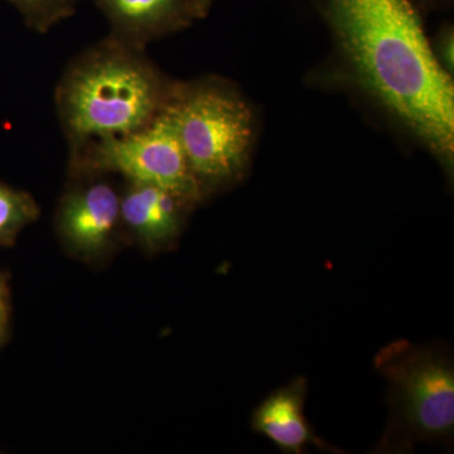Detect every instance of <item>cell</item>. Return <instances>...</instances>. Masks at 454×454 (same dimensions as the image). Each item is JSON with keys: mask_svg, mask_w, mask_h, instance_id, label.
<instances>
[{"mask_svg": "<svg viewBox=\"0 0 454 454\" xmlns=\"http://www.w3.org/2000/svg\"><path fill=\"white\" fill-rule=\"evenodd\" d=\"M333 42V77L454 170V83L430 50L413 0H312Z\"/></svg>", "mask_w": 454, "mask_h": 454, "instance_id": "cell-1", "label": "cell"}, {"mask_svg": "<svg viewBox=\"0 0 454 454\" xmlns=\"http://www.w3.org/2000/svg\"><path fill=\"white\" fill-rule=\"evenodd\" d=\"M178 80L146 55L106 35L74 57L55 90L68 154L94 140L145 129L168 107Z\"/></svg>", "mask_w": 454, "mask_h": 454, "instance_id": "cell-2", "label": "cell"}, {"mask_svg": "<svg viewBox=\"0 0 454 454\" xmlns=\"http://www.w3.org/2000/svg\"><path fill=\"white\" fill-rule=\"evenodd\" d=\"M168 110L203 199L245 177L258 121L236 83L217 74L178 82Z\"/></svg>", "mask_w": 454, "mask_h": 454, "instance_id": "cell-3", "label": "cell"}, {"mask_svg": "<svg viewBox=\"0 0 454 454\" xmlns=\"http://www.w3.org/2000/svg\"><path fill=\"white\" fill-rule=\"evenodd\" d=\"M387 381L390 422L380 450H411L419 442L448 438L454 428V367L439 348L397 340L373 358Z\"/></svg>", "mask_w": 454, "mask_h": 454, "instance_id": "cell-4", "label": "cell"}, {"mask_svg": "<svg viewBox=\"0 0 454 454\" xmlns=\"http://www.w3.org/2000/svg\"><path fill=\"white\" fill-rule=\"evenodd\" d=\"M68 166L121 176L125 181L166 188L193 203L201 188L188 166L168 107L145 129L94 140L70 154Z\"/></svg>", "mask_w": 454, "mask_h": 454, "instance_id": "cell-5", "label": "cell"}, {"mask_svg": "<svg viewBox=\"0 0 454 454\" xmlns=\"http://www.w3.org/2000/svg\"><path fill=\"white\" fill-rule=\"evenodd\" d=\"M68 167L74 182L59 203L57 229L74 253L98 255L122 227L121 192L104 178L106 172Z\"/></svg>", "mask_w": 454, "mask_h": 454, "instance_id": "cell-6", "label": "cell"}, {"mask_svg": "<svg viewBox=\"0 0 454 454\" xmlns=\"http://www.w3.org/2000/svg\"><path fill=\"white\" fill-rule=\"evenodd\" d=\"M110 26V37L146 50L151 42L196 22L191 0H91Z\"/></svg>", "mask_w": 454, "mask_h": 454, "instance_id": "cell-7", "label": "cell"}, {"mask_svg": "<svg viewBox=\"0 0 454 454\" xmlns=\"http://www.w3.org/2000/svg\"><path fill=\"white\" fill-rule=\"evenodd\" d=\"M193 206L196 203L166 188L125 181L121 225L143 247L160 249L178 238Z\"/></svg>", "mask_w": 454, "mask_h": 454, "instance_id": "cell-8", "label": "cell"}, {"mask_svg": "<svg viewBox=\"0 0 454 454\" xmlns=\"http://www.w3.org/2000/svg\"><path fill=\"white\" fill-rule=\"evenodd\" d=\"M307 394L309 381L304 378H295L274 391L254 411L252 428L270 439L284 453H301L309 446L334 450L317 437L304 415Z\"/></svg>", "mask_w": 454, "mask_h": 454, "instance_id": "cell-9", "label": "cell"}, {"mask_svg": "<svg viewBox=\"0 0 454 454\" xmlns=\"http://www.w3.org/2000/svg\"><path fill=\"white\" fill-rule=\"evenodd\" d=\"M38 216L40 208L29 193L0 181V247H12L20 232Z\"/></svg>", "mask_w": 454, "mask_h": 454, "instance_id": "cell-10", "label": "cell"}, {"mask_svg": "<svg viewBox=\"0 0 454 454\" xmlns=\"http://www.w3.org/2000/svg\"><path fill=\"white\" fill-rule=\"evenodd\" d=\"M17 9L31 31L46 35L76 13L82 0H5Z\"/></svg>", "mask_w": 454, "mask_h": 454, "instance_id": "cell-11", "label": "cell"}, {"mask_svg": "<svg viewBox=\"0 0 454 454\" xmlns=\"http://www.w3.org/2000/svg\"><path fill=\"white\" fill-rule=\"evenodd\" d=\"M430 50L435 61L444 73L453 77L454 74V28L446 23L438 29L434 37L429 40Z\"/></svg>", "mask_w": 454, "mask_h": 454, "instance_id": "cell-12", "label": "cell"}, {"mask_svg": "<svg viewBox=\"0 0 454 454\" xmlns=\"http://www.w3.org/2000/svg\"><path fill=\"white\" fill-rule=\"evenodd\" d=\"M415 3L426 11H444L452 7L454 0H417Z\"/></svg>", "mask_w": 454, "mask_h": 454, "instance_id": "cell-13", "label": "cell"}, {"mask_svg": "<svg viewBox=\"0 0 454 454\" xmlns=\"http://www.w3.org/2000/svg\"><path fill=\"white\" fill-rule=\"evenodd\" d=\"M216 0H191L197 20H205L210 13L212 5Z\"/></svg>", "mask_w": 454, "mask_h": 454, "instance_id": "cell-14", "label": "cell"}, {"mask_svg": "<svg viewBox=\"0 0 454 454\" xmlns=\"http://www.w3.org/2000/svg\"><path fill=\"white\" fill-rule=\"evenodd\" d=\"M8 322L9 309L7 301H5V303H3L2 306H0V345H2L3 340H4L5 334H7Z\"/></svg>", "mask_w": 454, "mask_h": 454, "instance_id": "cell-15", "label": "cell"}, {"mask_svg": "<svg viewBox=\"0 0 454 454\" xmlns=\"http://www.w3.org/2000/svg\"><path fill=\"white\" fill-rule=\"evenodd\" d=\"M5 301H7V300H5V283L3 277L0 276V306L5 303Z\"/></svg>", "mask_w": 454, "mask_h": 454, "instance_id": "cell-16", "label": "cell"}]
</instances>
